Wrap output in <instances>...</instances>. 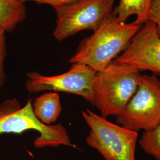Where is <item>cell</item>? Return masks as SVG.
Listing matches in <instances>:
<instances>
[{"mask_svg":"<svg viewBox=\"0 0 160 160\" xmlns=\"http://www.w3.org/2000/svg\"><path fill=\"white\" fill-rule=\"evenodd\" d=\"M141 28L133 22H120L112 12L93 34L80 43L69 63H82L100 72L124 51Z\"/></svg>","mask_w":160,"mask_h":160,"instance_id":"obj_1","label":"cell"},{"mask_svg":"<svg viewBox=\"0 0 160 160\" xmlns=\"http://www.w3.org/2000/svg\"><path fill=\"white\" fill-rule=\"evenodd\" d=\"M140 71L113 61L96 74L94 104L102 116H118L137 90Z\"/></svg>","mask_w":160,"mask_h":160,"instance_id":"obj_2","label":"cell"},{"mask_svg":"<svg viewBox=\"0 0 160 160\" xmlns=\"http://www.w3.org/2000/svg\"><path fill=\"white\" fill-rule=\"evenodd\" d=\"M29 130L36 131L40 134L33 142L37 148L59 145L77 148L61 124L46 125L35 116L32 100L23 108L16 98L6 100L0 105V135L22 134Z\"/></svg>","mask_w":160,"mask_h":160,"instance_id":"obj_3","label":"cell"},{"mask_svg":"<svg viewBox=\"0 0 160 160\" xmlns=\"http://www.w3.org/2000/svg\"><path fill=\"white\" fill-rule=\"evenodd\" d=\"M90 128L86 142L105 160H136L138 132L109 122L89 109L82 112Z\"/></svg>","mask_w":160,"mask_h":160,"instance_id":"obj_4","label":"cell"},{"mask_svg":"<svg viewBox=\"0 0 160 160\" xmlns=\"http://www.w3.org/2000/svg\"><path fill=\"white\" fill-rule=\"evenodd\" d=\"M116 122L136 132L160 124V80L156 75H141L137 92L116 117Z\"/></svg>","mask_w":160,"mask_h":160,"instance_id":"obj_5","label":"cell"},{"mask_svg":"<svg viewBox=\"0 0 160 160\" xmlns=\"http://www.w3.org/2000/svg\"><path fill=\"white\" fill-rule=\"evenodd\" d=\"M115 0H77L55 10L53 36L62 41L86 30L96 31L113 12Z\"/></svg>","mask_w":160,"mask_h":160,"instance_id":"obj_6","label":"cell"},{"mask_svg":"<svg viewBox=\"0 0 160 160\" xmlns=\"http://www.w3.org/2000/svg\"><path fill=\"white\" fill-rule=\"evenodd\" d=\"M72 64L68 71L55 76H45L35 71L28 72L26 89L31 93L53 91L73 94L94 106L97 72L84 63Z\"/></svg>","mask_w":160,"mask_h":160,"instance_id":"obj_7","label":"cell"},{"mask_svg":"<svg viewBox=\"0 0 160 160\" xmlns=\"http://www.w3.org/2000/svg\"><path fill=\"white\" fill-rule=\"evenodd\" d=\"M139 71H150L154 74L160 73V39L156 26L147 21L132 39L129 46L114 61Z\"/></svg>","mask_w":160,"mask_h":160,"instance_id":"obj_8","label":"cell"},{"mask_svg":"<svg viewBox=\"0 0 160 160\" xmlns=\"http://www.w3.org/2000/svg\"><path fill=\"white\" fill-rule=\"evenodd\" d=\"M33 108L35 116L46 125L55 123L62 111L60 97L56 92H46L37 97Z\"/></svg>","mask_w":160,"mask_h":160,"instance_id":"obj_9","label":"cell"},{"mask_svg":"<svg viewBox=\"0 0 160 160\" xmlns=\"http://www.w3.org/2000/svg\"><path fill=\"white\" fill-rule=\"evenodd\" d=\"M27 17L25 3L21 0H0V26L11 32Z\"/></svg>","mask_w":160,"mask_h":160,"instance_id":"obj_10","label":"cell"},{"mask_svg":"<svg viewBox=\"0 0 160 160\" xmlns=\"http://www.w3.org/2000/svg\"><path fill=\"white\" fill-rule=\"evenodd\" d=\"M150 0H119V4L113 10L118 20L125 23L128 18L136 16L133 23L141 25L148 21Z\"/></svg>","mask_w":160,"mask_h":160,"instance_id":"obj_11","label":"cell"},{"mask_svg":"<svg viewBox=\"0 0 160 160\" xmlns=\"http://www.w3.org/2000/svg\"><path fill=\"white\" fill-rule=\"evenodd\" d=\"M138 143L146 154L160 160V124L143 132Z\"/></svg>","mask_w":160,"mask_h":160,"instance_id":"obj_12","label":"cell"},{"mask_svg":"<svg viewBox=\"0 0 160 160\" xmlns=\"http://www.w3.org/2000/svg\"><path fill=\"white\" fill-rule=\"evenodd\" d=\"M6 32V30L0 26V88L3 87L6 81L4 70V62L7 57Z\"/></svg>","mask_w":160,"mask_h":160,"instance_id":"obj_13","label":"cell"},{"mask_svg":"<svg viewBox=\"0 0 160 160\" xmlns=\"http://www.w3.org/2000/svg\"><path fill=\"white\" fill-rule=\"evenodd\" d=\"M148 20L155 23L157 33L160 39V0H150Z\"/></svg>","mask_w":160,"mask_h":160,"instance_id":"obj_14","label":"cell"},{"mask_svg":"<svg viewBox=\"0 0 160 160\" xmlns=\"http://www.w3.org/2000/svg\"><path fill=\"white\" fill-rule=\"evenodd\" d=\"M24 3L26 2H34L39 4H46L53 7L55 10H57L64 6L74 2L77 0H21Z\"/></svg>","mask_w":160,"mask_h":160,"instance_id":"obj_15","label":"cell"}]
</instances>
